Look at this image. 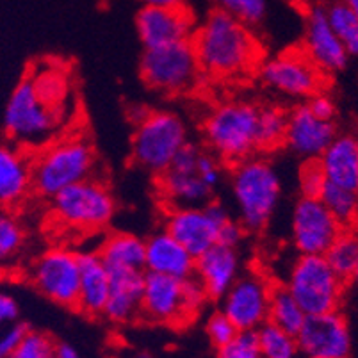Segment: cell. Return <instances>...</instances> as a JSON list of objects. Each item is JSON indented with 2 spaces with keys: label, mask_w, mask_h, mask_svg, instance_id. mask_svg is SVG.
Wrapping results in <instances>:
<instances>
[{
  "label": "cell",
  "mask_w": 358,
  "mask_h": 358,
  "mask_svg": "<svg viewBox=\"0 0 358 358\" xmlns=\"http://www.w3.org/2000/svg\"><path fill=\"white\" fill-rule=\"evenodd\" d=\"M194 259L166 230L155 232L145 241V271L154 275L189 278L194 275Z\"/></svg>",
  "instance_id": "22"
},
{
  "label": "cell",
  "mask_w": 358,
  "mask_h": 358,
  "mask_svg": "<svg viewBox=\"0 0 358 358\" xmlns=\"http://www.w3.org/2000/svg\"><path fill=\"white\" fill-rule=\"evenodd\" d=\"M80 282L77 308L87 315L103 314L109 298V269L99 252L79 253Z\"/></svg>",
  "instance_id": "25"
},
{
  "label": "cell",
  "mask_w": 358,
  "mask_h": 358,
  "mask_svg": "<svg viewBox=\"0 0 358 358\" xmlns=\"http://www.w3.org/2000/svg\"><path fill=\"white\" fill-rule=\"evenodd\" d=\"M209 299L196 278H173L145 271L141 296V314L155 324L182 327L200 314Z\"/></svg>",
  "instance_id": "4"
},
{
  "label": "cell",
  "mask_w": 358,
  "mask_h": 358,
  "mask_svg": "<svg viewBox=\"0 0 358 358\" xmlns=\"http://www.w3.org/2000/svg\"><path fill=\"white\" fill-rule=\"evenodd\" d=\"M319 200L323 201L328 213L337 220V223L344 230L355 229V224L358 223V193L338 187V185L327 184Z\"/></svg>",
  "instance_id": "31"
},
{
  "label": "cell",
  "mask_w": 358,
  "mask_h": 358,
  "mask_svg": "<svg viewBox=\"0 0 358 358\" xmlns=\"http://www.w3.org/2000/svg\"><path fill=\"white\" fill-rule=\"evenodd\" d=\"M307 314L299 303L294 299V296L287 291L285 285H273L271 298H269V314L268 323L296 335L299 328L303 327Z\"/></svg>",
  "instance_id": "28"
},
{
  "label": "cell",
  "mask_w": 358,
  "mask_h": 358,
  "mask_svg": "<svg viewBox=\"0 0 358 358\" xmlns=\"http://www.w3.org/2000/svg\"><path fill=\"white\" fill-rule=\"evenodd\" d=\"M24 246L25 230L22 223L6 207H0V268H9L24 252Z\"/></svg>",
  "instance_id": "34"
},
{
  "label": "cell",
  "mask_w": 358,
  "mask_h": 358,
  "mask_svg": "<svg viewBox=\"0 0 358 358\" xmlns=\"http://www.w3.org/2000/svg\"><path fill=\"white\" fill-rule=\"evenodd\" d=\"M327 184V177H324L323 168H321L317 159H314V161H305L301 169H299L298 177V185L301 196L319 198Z\"/></svg>",
  "instance_id": "37"
},
{
  "label": "cell",
  "mask_w": 358,
  "mask_h": 358,
  "mask_svg": "<svg viewBox=\"0 0 358 358\" xmlns=\"http://www.w3.org/2000/svg\"><path fill=\"white\" fill-rule=\"evenodd\" d=\"M136 31L145 48L191 41L196 31V18L187 6L152 8L143 6L136 18Z\"/></svg>",
  "instance_id": "18"
},
{
  "label": "cell",
  "mask_w": 358,
  "mask_h": 358,
  "mask_svg": "<svg viewBox=\"0 0 358 358\" xmlns=\"http://www.w3.org/2000/svg\"><path fill=\"white\" fill-rule=\"evenodd\" d=\"M31 189V159L20 150L0 145V207L18 205Z\"/></svg>",
  "instance_id": "26"
},
{
  "label": "cell",
  "mask_w": 358,
  "mask_h": 358,
  "mask_svg": "<svg viewBox=\"0 0 358 358\" xmlns=\"http://www.w3.org/2000/svg\"><path fill=\"white\" fill-rule=\"evenodd\" d=\"M196 173L200 175L201 180L209 185L210 189H214L221 180L220 159L214 154H209V152H201L200 157H198Z\"/></svg>",
  "instance_id": "41"
},
{
  "label": "cell",
  "mask_w": 358,
  "mask_h": 358,
  "mask_svg": "<svg viewBox=\"0 0 358 358\" xmlns=\"http://www.w3.org/2000/svg\"><path fill=\"white\" fill-rule=\"evenodd\" d=\"M187 143V130L171 110H148L136 123L132 136V159L139 168L161 175Z\"/></svg>",
  "instance_id": "7"
},
{
  "label": "cell",
  "mask_w": 358,
  "mask_h": 358,
  "mask_svg": "<svg viewBox=\"0 0 358 358\" xmlns=\"http://www.w3.org/2000/svg\"><path fill=\"white\" fill-rule=\"evenodd\" d=\"M271 287L266 276L257 271L239 275L221 298V312L239 331H257L268 323Z\"/></svg>",
  "instance_id": "15"
},
{
  "label": "cell",
  "mask_w": 358,
  "mask_h": 358,
  "mask_svg": "<svg viewBox=\"0 0 358 358\" xmlns=\"http://www.w3.org/2000/svg\"><path fill=\"white\" fill-rule=\"evenodd\" d=\"M287 113L278 106H266L257 116V150H275L285 143Z\"/></svg>",
  "instance_id": "29"
},
{
  "label": "cell",
  "mask_w": 358,
  "mask_h": 358,
  "mask_svg": "<svg viewBox=\"0 0 358 358\" xmlns=\"http://www.w3.org/2000/svg\"><path fill=\"white\" fill-rule=\"evenodd\" d=\"M31 282L45 298L63 307L79 301L80 259L66 246H54L41 253L31 266Z\"/></svg>",
  "instance_id": "11"
},
{
  "label": "cell",
  "mask_w": 358,
  "mask_h": 358,
  "mask_svg": "<svg viewBox=\"0 0 358 358\" xmlns=\"http://www.w3.org/2000/svg\"><path fill=\"white\" fill-rule=\"evenodd\" d=\"M244 232L243 224L239 221H227V223L221 227L220 234H217V244H223V246H230V248H237V244L243 241Z\"/></svg>",
  "instance_id": "43"
},
{
  "label": "cell",
  "mask_w": 358,
  "mask_h": 358,
  "mask_svg": "<svg viewBox=\"0 0 358 358\" xmlns=\"http://www.w3.org/2000/svg\"><path fill=\"white\" fill-rule=\"evenodd\" d=\"M9 358H55V343L48 335L29 330Z\"/></svg>",
  "instance_id": "36"
},
{
  "label": "cell",
  "mask_w": 358,
  "mask_h": 358,
  "mask_svg": "<svg viewBox=\"0 0 358 358\" xmlns=\"http://www.w3.org/2000/svg\"><path fill=\"white\" fill-rule=\"evenodd\" d=\"M327 18L350 57H358V16L341 0L328 6Z\"/></svg>",
  "instance_id": "33"
},
{
  "label": "cell",
  "mask_w": 358,
  "mask_h": 358,
  "mask_svg": "<svg viewBox=\"0 0 358 358\" xmlns=\"http://www.w3.org/2000/svg\"><path fill=\"white\" fill-rule=\"evenodd\" d=\"M285 287L305 314L319 315L338 310L344 280L335 275L323 255H299L291 266Z\"/></svg>",
  "instance_id": "10"
},
{
  "label": "cell",
  "mask_w": 358,
  "mask_h": 358,
  "mask_svg": "<svg viewBox=\"0 0 358 358\" xmlns=\"http://www.w3.org/2000/svg\"><path fill=\"white\" fill-rule=\"evenodd\" d=\"M343 230L319 198L301 196L296 201L291 236L299 255H324Z\"/></svg>",
  "instance_id": "16"
},
{
  "label": "cell",
  "mask_w": 358,
  "mask_h": 358,
  "mask_svg": "<svg viewBox=\"0 0 358 358\" xmlns=\"http://www.w3.org/2000/svg\"><path fill=\"white\" fill-rule=\"evenodd\" d=\"M143 6H152V8H180L187 6V0H141Z\"/></svg>",
  "instance_id": "45"
},
{
  "label": "cell",
  "mask_w": 358,
  "mask_h": 358,
  "mask_svg": "<svg viewBox=\"0 0 358 358\" xmlns=\"http://www.w3.org/2000/svg\"><path fill=\"white\" fill-rule=\"evenodd\" d=\"M201 68L191 41L145 48L141 77L150 90L162 95H184L198 86Z\"/></svg>",
  "instance_id": "8"
},
{
  "label": "cell",
  "mask_w": 358,
  "mask_h": 358,
  "mask_svg": "<svg viewBox=\"0 0 358 358\" xmlns=\"http://www.w3.org/2000/svg\"><path fill=\"white\" fill-rule=\"evenodd\" d=\"M241 275V259L237 248L214 244L194 262V278L201 284L207 296L221 299Z\"/></svg>",
  "instance_id": "21"
},
{
  "label": "cell",
  "mask_w": 358,
  "mask_h": 358,
  "mask_svg": "<svg viewBox=\"0 0 358 358\" xmlns=\"http://www.w3.org/2000/svg\"><path fill=\"white\" fill-rule=\"evenodd\" d=\"M116 213L113 193L99 180L73 184L52 198V217L66 229L96 232L107 227Z\"/></svg>",
  "instance_id": "9"
},
{
  "label": "cell",
  "mask_w": 358,
  "mask_h": 358,
  "mask_svg": "<svg viewBox=\"0 0 358 358\" xmlns=\"http://www.w3.org/2000/svg\"><path fill=\"white\" fill-rule=\"evenodd\" d=\"M200 154L201 150L196 145L185 143L168 169L159 175V194L164 198L169 209L200 207L210 201L213 189L196 173Z\"/></svg>",
  "instance_id": "14"
},
{
  "label": "cell",
  "mask_w": 358,
  "mask_h": 358,
  "mask_svg": "<svg viewBox=\"0 0 358 358\" xmlns=\"http://www.w3.org/2000/svg\"><path fill=\"white\" fill-rule=\"evenodd\" d=\"M55 358H80V355L70 344H55Z\"/></svg>",
  "instance_id": "46"
},
{
  "label": "cell",
  "mask_w": 358,
  "mask_h": 358,
  "mask_svg": "<svg viewBox=\"0 0 358 358\" xmlns=\"http://www.w3.org/2000/svg\"><path fill=\"white\" fill-rule=\"evenodd\" d=\"M64 122V110L45 102L31 77L18 83L4 113L6 132L13 141L25 146L47 145Z\"/></svg>",
  "instance_id": "6"
},
{
  "label": "cell",
  "mask_w": 358,
  "mask_h": 358,
  "mask_svg": "<svg viewBox=\"0 0 358 358\" xmlns=\"http://www.w3.org/2000/svg\"><path fill=\"white\" fill-rule=\"evenodd\" d=\"M341 2H343L344 6H348V8L358 16V0H341Z\"/></svg>",
  "instance_id": "47"
},
{
  "label": "cell",
  "mask_w": 358,
  "mask_h": 358,
  "mask_svg": "<svg viewBox=\"0 0 358 358\" xmlns=\"http://www.w3.org/2000/svg\"><path fill=\"white\" fill-rule=\"evenodd\" d=\"M328 266L346 282L358 266V234L355 229L343 230L324 253Z\"/></svg>",
  "instance_id": "30"
},
{
  "label": "cell",
  "mask_w": 358,
  "mask_h": 358,
  "mask_svg": "<svg viewBox=\"0 0 358 358\" xmlns=\"http://www.w3.org/2000/svg\"><path fill=\"white\" fill-rule=\"evenodd\" d=\"M95 169V150L80 134L48 141L31 161L32 191L43 198L86 180Z\"/></svg>",
  "instance_id": "2"
},
{
  "label": "cell",
  "mask_w": 358,
  "mask_h": 358,
  "mask_svg": "<svg viewBox=\"0 0 358 358\" xmlns=\"http://www.w3.org/2000/svg\"><path fill=\"white\" fill-rule=\"evenodd\" d=\"M217 358H262L255 331H239L227 346L217 350Z\"/></svg>",
  "instance_id": "38"
},
{
  "label": "cell",
  "mask_w": 358,
  "mask_h": 358,
  "mask_svg": "<svg viewBox=\"0 0 358 358\" xmlns=\"http://www.w3.org/2000/svg\"><path fill=\"white\" fill-rule=\"evenodd\" d=\"M328 184L358 193V138L335 136L321 157L317 159Z\"/></svg>",
  "instance_id": "24"
},
{
  "label": "cell",
  "mask_w": 358,
  "mask_h": 358,
  "mask_svg": "<svg viewBox=\"0 0 358 358\" xmlns=\"http://www.w3.org/2000/svg\"><path fill=\"white\" fill-rule=\"evenodd\" d=\"M335 136L337 130L334 123L315 118L305 103L287 113V132L284 145H287L289 150L305 161L321 157Z\"/></svg>",
  "instance_id": "20"
},
{
  "label": "cell",
  "mask_w": 358,
  "mask_h": 358,
  "mask_svg": "<svg viewBox=\"0 0 358 358\" xmlns=\"http://www.w3.org/2000/svg\"><path fill=\"white\" fill-rule=\"evenodd\" d=\"M109 298L103 308V315L116 324L130 323L141 314L145 271L109 269Z\"/></svg>",
  "instance_id": "23"
},
{
  "label": "cell",
  "mask_w": 358,
  "mask_h": 358,
  "mask_svg": "<svg viewBox=\"0 0 358 358\" xmlns=\"http://www.w3.org/2000/svg\"><path fill=\"white\" fill-rule=\"evenodd\" d=\"M303 52L308 59L324 75L344 70L350 55L343 43L330 27L324 8H314L308 11L305 24Z\"/></svg>",
  "instance_id": "19"
},
{
  "label": "cell",
  "mask_w": 358,
  "mask_h": 358,
  "mask_svg": "<svg viewBox=\"0 0 358 358\" xmlns=\"http://www.w3.org/2000/svg\"><path fill=\"white\" fill-rule=\"evenodd\" d=\"M230 185L239 223L248 232H260L268 227L282 196L278 171L262 157H248L234 164Z\"/></svg>",
  "instance_id": "3"
},
{
  "label": "cell",
  "mask_w": 358,
  "mask_h": 358,
  "mask_svg": "<svg viewBox=\"0 0 358 358\" xmlns=\"http://www.w3.org/2000/svg\"><path fill=\"white\" fill-rule=\"evenodd\" d=\"M296 341L299 355L307 358H350L351 353L350 327L338 310L307 315Z\"/></svg>",
  "instance_id": "17"
},
{
  "label": "cell",
  "mask_w": 358,
  "mask_h": 358,
  "mask_svg": "<svg viewBox=\"0 0 358 358\" xmlns=\"http://www.w3.org/2000/svg\"><path fill=\"white\" fill-rule=\"evenodd\" d=\"M130 358H152V357H150L148 353H143V351H141V353H136V355H132V357H130Z\"/></svg>",
  "instance_id": "49"
},
{
  "label": "cell",
  "mask_w": 358,
  "mask_h": 358,
  "mask_svg": "<svg viewBox=\"0 0 358 358\" xmlns=\"http://www.w3.org/2000/svg\"><path fill=\"white\" fill-rule=\"evenodd\" d=\"M350 280H353L355 287L358 289V266H357V269H355V271H353V275H351V278H350Z\"/></svg>",
  "instance_id": "48"
},
{
  "label": "cell",
  "mask_w": 358,
  "mask_h": 358,
  "mask_svg": "<svg viewBox=\"0 0 358 358\" xmlns=\"http://www.w3.org/2000/svg\"><path fill=\"white\" fill-rule=\"evenodd\" d=\"M259 73L264 86L291 99H310L323 91L327 77L303 50H285L273 55L260 63Z\"/></svg>",
  "instance_id": "13"
},
{
  "label": "cell",
  "mask_w": 358,
  "mask_h": 358,
  "mask_svg": "<svg viewBox=\"0 0 358 358\" xmlns=\"http://www.w3.org/2000/svg\"><path fill=\"white\" fill-rule=\"evenodd\" d=\"M230 220L232 217L223 205L209 201L200 207L169 209L166 213L164 230L196 259L217 244L221 227Z\"/></svg>",
  "instance_id": "12"
},
{
  "label": "cell",
  "mask_w": 358,
  "mask_h": 358,
  "mask_svg": "<svg viewBox=\"0 0 358 358\" xmlns=\"http://www.w3.org/2000/svg\"><path fill=\"white\" fill-rule=\"evenodd\" d=\"M216 9L227 13L248 27H255L266 18L268 0H213Z\"/></svg>",
  "instance_id": "35"
},
{
  "label": "cell",
  "mask_w": 358,
  "mask_h": 358,
  "mask_svg": "<svg viewBox=\"0 0 358 358\" xmlns=\"http://www.w3.org/2000/svg\"><path fill=\"white\" fill-rule=\"evenodd\" d=\"M18 317V305L15 299L6 292H0V328L15 323Z\"/></svg>",
  "instance_id": "44"
},
{
  "label": "cell",
  "mask_w": 358,
  "mask_h": 358,
  "mask_svg": "<svg viewBox=\"0 0 358 358\" xmlns=\"http://www.w3.org/2000/svg\"><path fill=\"white\" fill-rule=\"evenodd\" d=\"M107 269L145 271V241L132 234H113L99 250Z\"/></svg>",
  "instance_id": "27"
},
{
  "label": "cell",
  "mask_w": 358,
  "mask_h": 358,
  "mask_svg": "<svg viewBox=\"0 0 358 358\" xmlns=\"http://www.w3.org/2000/svg\"><path fill=\"white\" fill-rule=\"evenodd\" d=\"M29 328L22 323H11L0 328V358H9L20 346Z\"/></svg>",
  "instance_id": "40"
},
{
  "label": "cell",
  "mask_w": 358,
  "mask_h": 358,
  "mask_svg": "<svg viewBox=\"0 0 358 358\" xmlns=\"http://www.w3.org/2000/svg\"><path fill=\"white\" fill-rule=\"evenodd\" d=\"M257 334L262 358H298L299 346L296 335L282 330L271 323H264Z\"/></svg>",
  "instance_id": "32"
},
{
  "label": "cell",
  "mask_w": 358,
  "mask_h": 358,
  "mask_svg": "<svg viewBox=\"0 0 358 358\" xmlns=\"http://www.w3.org/2000/svg\"><path fill=\"white\" fill-rule=\"evenodd\" d=\"M205 331H207V337H209L210 344L214 348H223L239 334V330L236 328V324L230 321L223 312H214L213 315L207 321V327H205Z\"/></svg>",
  "instance_id": "39"
},
{
  "label": "cell",
  "mask_w": 358,
  "mask_h": 358,
  "mask_svg": "<svg viewBox=\"0 0 358 358\" xmlns=\"http://www.w3.org/2000/svg\"><path fill=\"white\" fill-rule=\"evenodd\" d=\"M201 73L221 80L243 79L262 63V43L252 27L214 9L191 38Z\"/></svg>",
  "instance_id": "1"
},
{
  "label": "cell",
  "mask_w": 358,
  "mask_h": 358,
  "mask_svg": "<svg viewBox=\"0 0 358 358\" xmlns=\"http://www.w3.org/2000/svg\"><path fill=\"white\" fill-rule=\"evenodd\" d=\"M305 106L308 107V110H310L315 118L323 120V122H334L335 113H337L334 100H331L327 93H323V91H319V93L312 95Z\"/></svg>",
  "instance_id": "42"
},
{
  "label": "cell",
  "mask_w": 358,
  "mask_h": 358,
  "mask_svg": "<svg viewBox=\"0 0 358 358\" xmlns=\"http://www.w3.org/2000/svg\"><path fill=\"white\" fill-rule=\"evenodd\" d=\"M259 107L243 100L221 102L203 122L205 141L217 159L230 164L252 157L257 150Z\"/></svg>",
  "instance_id": "5"
}]
</instances>
